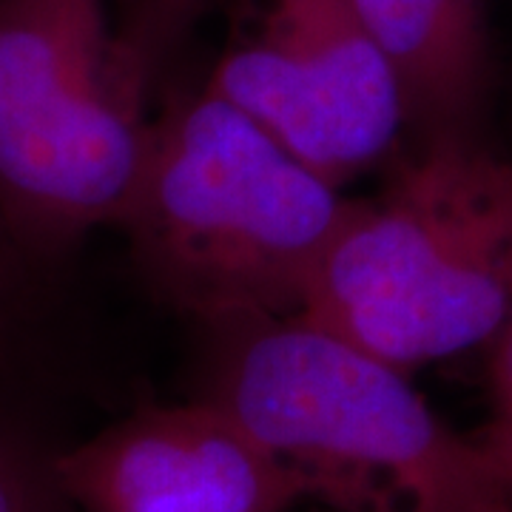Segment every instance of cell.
<instances>
[{"label": "cell", "instance_id": "obj_6", "mask_svg": "<svg viewBox=\"0 0 512 512\" xmlns=\"http://www.w3.org/2000/svg\"><path fill=\"white\" fill-rule=\"evenodd\" d=\"M77 512H288L291 470L208 399L140 407L57 458Z\"/></svg>", "mask_w": 512, "mask_h": 512}, {"label": "cell", "instance_id": "obj_11", "mask_svg": "<svg viewBox=\"0 0 512 512\" xmlns=\"http://www.w3.org/2000/svg\"><path fill=\"white\" fill-rule=\"evenodd\" d=\"M490 404L493 416L490 424L481 430L478 439L484 441L493 456L504 464V470L512 467V311L498 328L490 345Z\"/></svg>", "mask_w": 512, "mask_h": 512}, {"label": "cell", "instance_id": "obj_9", "mask_svg": "<svg viewBox=\"0 0 512 512\" xmlns=\"http://www.w3.org/2000/svg\"><path fill=\"white\" fill-rule=\"evenodd\" d=\"M26 390L0 379V512H77L57 470L66 444L40 424Z\"/></svg>", "mask_w": 512, "mask_h": 512}, {"label": "cell", "instance_id": "obj_8", "mask_svg": "<svg viewBox=\"0 0 512 512\" xmlns=\"http://www.w3.org/2000/svg\"><path fill=\"white\" fill-rule=\"evenodd\" d=\"M55 262L29 251L0 217V379L35 387L52 370Z\"/></svg>", "mask_w": 512, "mask_h": 512}, {"label": "cell", "instance_id": "obj_7", "mask_svg": "<svg viewBox=\"0 0 512 512\" xmlns=\"http://www.w3.org/2000/svg\"><path fill=\"white\" fill-rule=\"evenodd\" d=\"M399 74L413 143L476 137L493 46L490 0H356Z\"/></svg>", "mask_w": 512, "mask_h": 512}, {"label": "cell", "instance_id": "obj_4", "mask_svg": "<svg viewBox=\"0 0 512 512\" xmlns=\"http://www.w3.org/2000/svg\"><path fill=\"white\" fill-rule=\"evenodd\" d=\"M106 0H0V217L60 265L117 225L146 171L154 120Z\"/></svg>", "mask_w": 512, "mask_h": 512}, {"label": "cell", "instance_id": "obj_1", "mask_svg": "<svg viewBox=\"0 0 512 512\" xmlns=\"http://www.w3.org/2000/svg\"><path fill=\"white\" fill-rule=\"evenodd\" d=\"M200 399L336 512H512L484 441L456 433L404 367L302 313L214 328Z\"/></svg>", "mask_w": 512, "mask_h": 512}, {"label": "cell", "instance_id": "obj_10", "mask_svg": "<svg viewBox=\"0 0 512 512\" xmlns=\"http://www.w3.org/2000/svg\"><path fill=\"white\" fill-rule=\"evenodd\" d=\"M205 6L208 0H120L114 20L117 49L128 74L146 92Z\"/></svg>", "mask_w": 512, "mask_h": 512}, {"label": "cell", "instance_id": "obj_3", "mask_svg": "<svg viewBox=\"0 0 512 512\" xmlns=\"http://www.w3.org/2000/svg\"><path fill=\"white\" fill-rule=\"evenodd\" d=\"M510 311L512 160L444 137L353 202L302 316L410 370L487 348Z\"/></svg>", "mask_w": 512, "mask_h": 512}, {"label": "cell", "instance_id": "obj_5", "mask_svg": "<svg viewBox=\"0 0 512 512\" xmlns=\"http://www.w3.org/2000/svg\"><path fill=\"white\" fill-rule=\"evenodd\" d=\"M208 89L345 188L390 160L407 106L356 0H251Z\"/></svg>", "mask_w": 512, "mask_h": 512}, {"label": "cell", "instance_id": "obj_2", "mask_svg": "<svg viewBox=\"0 0 512 512\" xmlns=\"http://www.w3.org/2000/svg\"><path fill=\"white\" fill-rule=\"evenodd\" d=\"M353 202L202 86L154 120L120 228L148 288L220 328L305 313Z\"/></svg>", "mask_w": 512, "mask_h": 512}, {"label": "cell", "instance_id": "obj_12", "mask_svg": "<svg viewBox=\"0 0 512 512\" xmlns=\"http://www.w3.org/2000/svg\"><path fill=\"white\" fill-rule=\"evenodd\" d=\"M507 473H510V481H512V467H510V470H507Z\"/></svg>", "mask_w": 512, "mask_h": 512}]
</instances>
